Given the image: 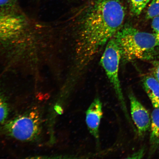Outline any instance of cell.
<instances>
[{
    "instance_id": "cell-1",
    "label": "cell",
    "mask_w": 159,
    "mask_h": 159,
    "mask_svg": "<svg viewBox=\"0 0 159 159\" xmlns=\"http://www.w3.org/2000/svg\"><path fill=\"white\" fill-rule=\"evenodd\" d=\"M71 16L75 68L88 66L123 25L126 10L123 0H86Z\"/></svg>"
},
{
    "instance_id": "cell-2",
    "label": "cell",
    "mask_w": 159,
    "mask_h": 159,
    "mask_svg": "<svg viewBox=\"0 0 159 159\" xmlns=\"http://www.w3.org/2000/svg\"><path fill=\"white\" fill-rule=\"evenodd\" d=\"M114 37L125 62L152 58L159 47L153 34L139 31L130 25H123Z\"/></svg>"
},
{
    "instance_id": "cell-3",
    "label": "cell",
    "mask_w": 159,
    "mask_h": 159,
    "mask_svg": "<svg viewBox=\"0 0 159 159\" xmlns=\"http://www.w3.org/2000/svg\"><path fill=\"white\" fill-rule=\"evenodd\" d=\"M121 58L120 49L115 37H113L106 45L101 59V64L114 89L121 109L127 120L131 123L119 78V69Z\"/></svg>"
},
{
    "instance_id": "cell-4",
    "label": "cell",
    "mask_w": 159,
    "mask_h": 159,
    "mask_svg": "<svg viewBox=\"0 0 159 159\" xmlns=\"http://www.w3.org/2000/svg\"><path fill=\"white\" fill-rule=\"evenodd\" d=\"M41 120L37 111L31 110L8 121L3 127V133L21 141H31L38 138Z\"/></svg>"
},
{
    "instance_id": "cell-5",
    "label": "cell",
    "mask_w": 159,
    "mask_h": 159,
    "mask_svg": "<svg viewBox=\"0 0 159 159\" xmlns=\"http://www.w3.org/2000/svg\"><path fill=\"white\" fill-rule=\"evenodd\" d=\"M128 97L131 117L138 129L139 136L142 138L150 129L151 115L132 91H128Z\"/></svg>"
},
{
    "instance_id": "cell-6",
    "label": "cell",
    "mask_w": 159,
    "mask_h": 159,
    "mask_svg": "<svg viewBox=\"0 0 159 159\" xmlns=\"http://www.w3.org/2000/svg\"><path fill=\"white\" fill-rule=\"evenodd\" d=\"M85 115L87 128L98 146L99 142V128L103 116L102 103L98 97H96L87 109Z\"/></svg>"
},
{
    "instance_id": "cell-7",
    "label": "cell",
    "mask_w": 159,
    "mask_h": 159,
    "mask_svg": "<svg viewBox=\"0 0 159 159\" xmlns=\"http://www.w3.org/2000/svg\"><path fill=\"white\" fill-rule=\"evenodd\" d=\"M151 115L150 158L159 150V108H154Z\"/></svg>"
},
{
    "instance_id": "cell-8",
    "label": "cell",
    "mask_w": 159,
    "mask_h": 159,
    "mask_svg": "<svg viewBox=\"0 0 159 159\" xmlns=\"http://www.w3.org/2000/svg\"><path fill=\"white\" fill-rule=\"evenodd\" d=\"M143 86L154 108H159V82L153 76H145L143 79Z\"/></svg>"
},
{
    "instance_id": "cell-9",
    "label": "cell",
    "mask_w": 159,
    "mask_h": 159,
    "mask_svg": "<svg viewBox=\"0 0 159 159\" xmlns=\"http://www.w3.org/2000/svg\"><path fill=\"white\" fill-rule=\"evenodd\" d=\"M20 11L19 0H0V12L11 13Z\"/></svg>"
},
{
    "instance_id": "cell-10",
    "label": "cell",
    "mask_w": 159,
    "mask_h": 159,
    "mask_svg": "<svg viewBox=\"0 0 159 159\" xmlns=\"http://www.w3.org/2000/svg\"><path fill=\"white\" fill-rule=\"evenodd\" d=\"M133 15H140L151 0H127Z\"/></svg>"
},
{
    "instance_id": "cell-11",
    "label": "cell",
    "mask_w": 159,
    "mask_h": 159,
    "mask_svg": "<svg viewBox=\"0 0 159 159\" xmlns=\"http://www.w3.org/2000/svg\"><path fill=\"white\" fill-rule=\"evenodd\" d=\"M9 107L5 97L0 92V124H3L9 114Z\"/></svg>"
},
{
    "instance_id": "cell-12",
    "label": "cell",
    "mask_w": 159,
    "mask_h": 159,
    "mask_svg": "<svg viewBox=\"0 0 159 159\" xmlns=\"http://www.w3.org/2000/svg\"><path fill=\"white\" fill-rule=\"evenodd\" d=\"M156 17H159V0H152L147 11L146 18L152 19Z\"/></svg>"
},
{
    "instance_id": "cell-13",
    "label": "cell",
    "mask_w": 159,
    "mask_h": 159,
    "mask_svg": "<svg viewBox=\"0 0 159 159\" xmlns=\"http://www.w3.org/2000/svg\"><path fill=\"white\" fill-rule=\"evenodd\" d=\"M152 25L153 34L159 46V17H155L152 19Z\"/></svg>"
},
{
    "instance_id": "cell-14",
    "label": "cell",
    "mask_w": 159,
    "mask_h": 159,
    "mask_svg": "<svg viewBox=\"0 0 159 159\" xmlns=\"http://www.w3.org/2000/svg\"><path fill=\"white\" fill-rule=\"evenodd\" d=\"M152 71L153 76L159 82V61H154L153 62Z\"/></svg>"
},
{
    "instance_id": "cell-15",
    "label": "cell",
    "mask_w": 159,
    "mask_h": 159,
    "mask_svg": "<svg viewBox=\"0 0 159 159\" xmlns=\"http://www.w3.org/2000/svg\"><path fill=\"white\" fill-rule=\"evenodd\" d=\"M145 149L144 148L141 149L138 152L133 154L131 156L130 158H141L143 157L145 154Z\"/></svg>"
}]
</instances>
